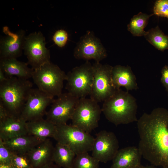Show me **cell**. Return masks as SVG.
Listing matches in <instances>:
<instances>
[{"label": "cell", "mask_w": 168, "mask_h": 168, "mask_svg": "<svg viewBox=\"0 0 168 168\" xmlns=\"http://www.w3.org/2000/svg\"><path fill=\"white\" fill-rule=\"evenodd\" d=\"M137 126L142 156L154 166L168 168V110L158 107L144 113Z\"/></svg>", "instance_id": "obj_1"}, {"label": "cell", "mask_w": 168, "mask_h": 168, "mask_svg": "<svg viewBox=\"0 0 168 168\" xmlns=\"http://www.w3.org/2000/svg\"><path fill=\"white\" fill-rule=\"evenodd\" d=\"M103 102L102 112L106 118L115 125L138 121L136 99L128 91L117 89Z\"/></svg>", "instance_id": "obj_2"}, {"label": "cell", "mask_w": 168, "mask_h": 168, "mask_svg": "<svg viewBox=\"0 0 168 168\" xmlns=\"http://www.w3.org/2000/svg\"><path fill=\"white\" fill-rule=\"evenodd\" d=\"M32 86L28 80L15 77L0 83V101L10 114L20 115Z\"/></svg>", "instance_id": "obj_3"}, {"label": "cell", "mask_w": 168, "mask_h": 168, "mask_svg": "<svg viewBox=\"0 0 168 168\" xmlns=\"http://www.w3.org/2000/svg\"><path fill=\"white\" fill-rule=\"evenodd\" d=\"M37 88L54 97L61 95L67 74L51 62L34 70L32 77Z\"/></svg>", "instance_id": "obj_4"}, {"label": "cell", "mask_w": 168, "mask_h": 168, "mask_svg": "<svg viewBox=\"0 0 168 168\" xmlns=\"http://www.w3.org/2000/svg\"><path fill=\"white\" fill-rule=\"evenodd\" d=\"M53 138L57 142L68 146L76 155L91 151L95 140L89 133L67 124L56 126Z\"/></svg>", "instance_id": "obj_5"}, {"label": "cell", "mask_w": 168, "mask_h": 168, "mask_svg": "<svg viewBox=\"0 0 168 168\" xmlns=\"http://www.w3.org/2000/svg\"><path fill=\"white\" fill-rule=\"evenodd\" d=\"M101 112L97 102L90 98H80L71 119L72 125L89 133L98 127Z\"/></svg>", "instance_id": "obj_6"}, {"label": "cell", "mask_w": 168, "mask_h": 168, "mask_svg": "<svg viewBox=\"0 0 168 168\" xmlns=\"http://www.w3.org/2000/svg\"><path fill=\"white\" fill-rule=\"evenodd\" d=\"M93 77L92 64L87 61L67 74L66 88L68 92L79 98L86 97L90 94Z\"/></svg>", "instance_id": "obj_7"}, {"label": "cell", "mask_w": 168, "mask_h": 168, "mask_svg": "<svg viewBox=\"0 0 168 168\" xmlns=\"http://www.w3.org/2000/svg\"><path fill=\"white\" fill-rule=\"evenodd\" d=\"M92 65L93 77L90 98L97 103L104 102L117 90L112 79L113 66L96 62Z\"/></svg>", "instance_id": "obj_8"}, {"label": "cell", "mask_w": 168, "mask_h": 168, "mask_svg": "<svg viewBox=\"0 0 168 168\" xmlns=\"http://www.w3.org/2000/svg\"><path fill=\"white\" fill-rule=\"evenodd\" d=\"M46 44L45 38L40 31L26 36L23 50L28 59L27 63L33 70L51 62L49 50Z\"/></svg>", "instance_id": "obj_9"}, {"label": "cell", "mask_w": 168, "mask_h": 168, "mask_svg": "<svg viewBox=\"0 0 168 168\" xmlns=\"http://www.w3.org/2000/svg\"><path fill=\"white\" fill-rule=\"evenodd\" d=\"M79 99L68 92L62 93L53 100L46 112V119L56 126L67 124L71 119Z\"/></svg>", "instance_id": "obj_10"}, {"label": "cell", "mask_w": 168, "mask_h": 168, "mask_svg": "<svg viewBox=\"0 0 168 168\" xmlns=\"http://www.w3.org/2000/svg\"><path fill=\"white\" fill-rule=\"evenodd\" d=\"M73 55L77 59H93L99 63L107 57V53L100 39L93 31L88 30L77 43Z\"/></svg>", "instance_id": "obj_11"}, {"label": "cell", "mask_w": 168, "mask_h": 168, "mask_svg": "<svg viewBox=\"0 0 168 168\" xmlns=\"http://www.w3.org/2000/svg\"><path fill=\"white\" fill-rule=\"evenodd\" d=\"M54 97L38 88H31L20 114L26 122L43 118L47 107L51 104Z\"/></svg>", "instance_id": "obj_12"}, {"label": "cell", "mask_w": 168, "mask_h": 168, "mask_svg": "<svg viewBox=\"0 0 168 168\" xmlns=\"http://www.w3.org/2000/svg\"><path fill=\"white\" fill-rule=\"evenodd\" d=\"M119 147L118 140L114 133L102 130L95 138L92 156L100 162L106 163L113 159Z\"/></svg>", "instance_id": "obj_13"}, {"label": "cell", "mask_w": 168, "mask_h": 168, "mask_svg": "<svg viewBox=\"0 0 168 168\" xmlns=\"http://www.w3.org/2000/svg\"><path fill=\"white\" fill-rule=\"evenodd\" d=\"M2 31L4 35L0 39V59H16L21 55L23 50L25 31L20 30L13 33L7 26L3 27Z\"/></svg>", "instance_id": "obj_14"}, {"label": "cell", "mask_w": 168, "mask_h": 168, "mask_svg": "<svg viewBox=\"0 0 168 168\" xmlns=\"http://www.w3.org/2000/svg\"><path fill=\"white\" fill-rule=\"evenodd\" d=\"M26 122L20 115L10 114L0 120V139L4 141L28 134Z\"/></svg>", "instance_id": "obj_15"}, {"label": "cell", "mask_w": 168, "mask_h": 168, "mask_svg": "<svg viewBox=\"0 0 168 168\" xmlns=\"http://www.w3.org/2000/svg\"><path fill=\"white\" fill-rule=\"evenodd\" d=\"M112 77L114 85L117 89L124 87L128 91L138 88L136 76L128 66L118 65L113 67Z\"/></svg>", "instance_id": "obj_16"}, {"label": "cell", "mask_w": 168, "mask_h": 168, "mask_svg": "<svg viewBox=\"0 0 168 168\" xmlns=\"http://www.w3.org/2000/svg\"><path fill=\"white\" fill-rule=\"evenodd\" d=\"M142 156L138 147L134 146L119 149L112 160L111 168H126L141 165Z\"/></svg>", "instance_id": "obj_17"}, {"label": "cell", "mask_w": 168, "mask_h": 168, "mask_svg": "<svg viewBox=\"0 0 168 168\" xmlns=\"http://www.w3.org/2000/svg\"><path fill=\"white\" fill-rule=\"evenodd\" d=\"M27 63L16 58L0 59V69L7 77H15L28 80L32 77L34 70L29 68Z\"/></svg>", "instance_id": "obj_18"}, {"label": "cell", "mask_w": 168, "mask_h": 168, "mask_svg": "<svg viewBox=\"0 0 168 168\" xmlns=\"http://www.w3.org/2000/svg\"><path fill=\"white\" fill-rule=\"evenodd\" d=\"M54 148L48 138L30 150L27 154L33 168H38L52 162Z\"/></svg>", "instance_id": "obj_19"}, {"label": "cell", "mask_w": 168, "mask_h": 168, "mask_svg": "<svg viewBox=\"0 0 168 168\" xmlns=\"http://www.w3.org/2000/svg\"><path fill=\"white\" fill-rule=\"evenodd\" d=\"M42 141L34 136L28 134L3 141L5 146L11 152L18 154L28 153Z\"/></svg>", "instance_id": "obj_20"}, {"label": "cell", "mask_w": 168, "mask_h": 168, "mask_svg": "<svg viewBox=\"0 0 168 168\" xmlns=\"http://www.w3.org/2000/svg\"><path fill=\"white\" fill-rule=\"evenodd\" d=\"M28 134L44 141L49 137L53 138L56 126L43 118L26 122Z\"/></svg>", "instance_id": "obj_21"}, {"label": "cell", "mask_w": 168, "mask_h": 168, "mask_svg": "<svg viewBox=\"0 0 168 168\" xmlns=\"http://www.w3.org/2000/svg\"><path fill=\"white\" fill-rule=\"evenodd\" d=\"M76 155L68 146L57 142L54 146L52 161L62 168H72Z\"/></svg>", "instance_id": "obj_22"}, {"label": "cell", "mask_w": 168, "mask_h": 168, "mask_svg": "<svg viewBox=\"0 0 168 168\" xmlns=\"http://www.w3.org/2000/svg\"><path fill=\"white\" fill-rule=\"evenodd\" d=\"M153 15H148L140 12L134 15L127 25L128 30L134 36H144L147 31L144 29L148 24L149 18Z\"/></svg>", "instance_id": "obj_23"}, {"label": "cell", "mask_w": 168, "mask_h": 168, "mask_svg": "<svg viewBox=\"0 0 168 168\" xmlns=\"http://www.w3.org/2000/svg\"><path fill=\"white\" fill-rule=\"evenodd\" d=\"M144 37L158 50L164 51L168 49V35H165L158 26L147 31Z\"/></svg>", "instance_id": "obj_24"}, {"label": "cell", "mask_w": 168, "mask_h": 168, "mask_svg": "<svg viewBox=\"0 0 168 168\" xmlns=\"http://www.w3.org/2000/svg\"><path fill=\"white\" fill-rule=\"evenodd\" d=\"M99 161L88 152L76 155L72 168H99Z\"/></svg>", "instance_id": "obj_25"}, {"label": "cell", "mask_w": 168, "mask_h": 168, "mask_svg": "<svg viewBox=\"0 0 168 168\" xmlns=\"http://www.w3.org/2000/svg\"><path fill=\"white\" fill-rule=\"evenodd\" d=\"M11 153V164L14 168H33L27 153Z\"/></svg>", "instance_id": "obj_26"}, {"label": "cell", "mask_w": 168, "mask_h": 168, "mask_svg": "<svg viewBox=\"0 0 168 168\" xmlns=\"http://www.w3.org/2000/svg\"><path fill=\"white\" fill-rule=\"evenodd\" d=\"M153 14L168 18V0H158L155 3Z\"/></svg>", "instance_id": "obj_27"}, {"label": "cell", "mask_w": 168, "mask_h": 168, "mask_svg": "<svg viewBox=\"0 0 168 168\" xmlns=\"http://www.w3.org/2000/svg\"><path fill=\"white\" fill-rule=\"evenodd\" d=\"M68 39L67 32L63 29L56 31L54 34L52 40L54 43L58 47L62 48L66 44Z\"/></svg>", "instance_id": "obj_28"}, {"label": "cell", "mask_w": 168, "mask_h": 168, "mask_svg": "<svg viewBox=\"0 0 168 168\" xmlns=\"http://www.w3.org/2000/svg\"><path fill=\"white\" fill-rule=\"evenodd\" d=\"M0 164H11V153L0 139Z\"/></svg>", "instance_id": "obj_29"}, {"label": "cell", "mask_w": 168, "mask_h": 168, "mask_svg": "<svg viewBox=\"0 0 168 168\" xmlns=\"http://www.w3.org/2000/svg\"><path fill=\"white\" fill-rule=\"evenodd\" d=\"M161 82L165 87L168 96V66L165 65L162 68Z\"/></svg>", "instance_id": "obj_30"}, {"label": "cell", "mask_w": 168, "mask_h": 168, "mask_svg": "<svg viewBox=\"0 0 168 168\" xmlns=\"http://www.w3.org/2000/svg\"><path fill=\"white\" fill-rule=\"evenodd\" d=\"M10 114L7 109L2 103L0 101V120L5 119Z\"/></svg>", "instance_id": "obj_31"}, {"label": "cell", "mask_w": 168, "mask_h": 168, "mask_svg": "<svg viewBox=\"0 0 168 168\" xmlns=\"http://www.w3.org/2000/svg\"><path fill=\"white\" fill-rule=\"evenodd\" d=\"M38 168H62L56 164L53 163V162L49 163Z\"/></svg>", "instance_id": "obj_32"}, {"label": "cell", "mask_w": 168, "mask_h": 168, "mask_svg": "<svg viewBox=\"0 0 168 168\" xmlns=\"http://www.w3.org/2000/svg\"><path fill=\"white\" fill-rule=\"evenodd\" d=\"M7 79L3 72L0 69V83L3 82Z\"/></svg>", "instance_id": "obj_33"}, {"label": "cell", "mask_w": 168, "mask_h": 168, "mask_svg": "<svg viewBox=\"0 0 168 168\" xmlns=\"http://www.w3.org/2000/svg\"><path fill=\"white\" fill-rule=\"evenodd\" d=\"M0 168H14L11 164H0Z\"/></svg>", "instance_id": "obj_34"}, {"label": "cell", "mask_w": 168, "mask_h": 168, "mask_svg": "<svg viewBox=\"0 0 168 168\" xmlns=\"http://www.w3.org/2000/svg\"><path fill=\"white\" fill-rule=\"evenodd\" d=\"M140 168H156L154 167H153L152 166H142Z\"/></svg>", "instance_id": "obj_35"}, {"label": "cell", "mask_w": 168, "mask_h": 168, "mask_svg": "<svg viewBox=\"0 0 168 168\" xmlns=\"http://www.w3.org/2000/svg\"><path fill=\"white\" fill-rule=\"evenodd\" d=\"M141 166L142 165H141L140 166L130 167H127L126 168H140L141 167Z\"/></svg>", "instance_id": "obj_36"}]
</instances>
